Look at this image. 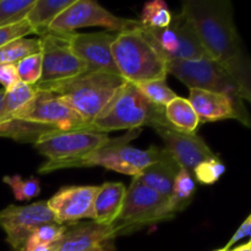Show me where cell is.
<instances>
[{
    "label": "cell",
    "mask_w": 251,
    "mask_h": 251,
    "mask_svg": "<svg viewBox=\"0 0 251 251\" xmlns=\"http://www.w3.org/2000/svg\"><path fill=\"white\" fill-rule=\"evenodd\" d=\"M210 59L220 64L251 100V65L228 0H185L181 10Z\"/></svg>",
    "instance_id": "1"
},
{
    "label": "cell",
    "mask_w": 251,
    "mask_h": 251,
    "mask_svg": "<svg viewBox=\"0 0 251 251\" xmlns=\"http://www.w3.org/2000/svg\"><path fill=\"white\" fill-rule=\"evenodd\" d=\"M74 130H91L80 115L55 93L36 88L33 97L0 123V137L36 144L44 136Z\"/></svg>",
    "instance_id": "2"
},
{
    "label": "cell",
    "mask_w": 251,
    "mask_h": 251,
    "mask_svg": "<svg viewBox=\"0 0 251 251\" xmlns=\"http://www.w3.org/2000/svg\"><path fill=\"white\" fill-rule=\"evenodd\" d=\"M141 131L142 129H132L129 130L124 136L109 139V141L103 145L100 149L76 161H47L39 167L38 173L47 174L59 171V169L100 166L109 171L131 176L134 178L139 176L150 164L159 159L162 150H163L156 146H151L149 150H139L136 147L129 146L130 142L136 139L141 134Z\"/></svg>",
    "instance_id": "3"
},
{
    "label": "cell",
    "mask_w": 251,
    "mask_h": 251,
    "mask_svg": "<svg viewBox=\"0 0 251 251\" xmlns=\"http://www.w3.org/2000/svg\"><path fill=\"white\" fill-rule=\"evenodd\" d=\"M112 54L120 76L132 85L166 78L167 60L142 28L119 32L112 46Z\"/></svg>",
    "instance_id": "4"
},
{
    "label": "cell",
    "mask_w": 251,
    "mask_h": 251,
    "mask_svg": "<svg viewBox=\"0 0 251 251\" xmlns=\"http://www.w3.org/2000/svg\"><path fill=\"white\" fill-rule=\"evenodd\" d=\"M125 82L124 78L112 74L83 73L56 82L38 83L36 88L55 93L91 127L93 120L103 112Z\"/></svg>",
    "instance_id": "5"
},
{
    "label": "cell",
    "mask_w": 251,
    "mask_h": 251,
    "mask_svg": "<svg viewBox=\"0 0 251 251\" xmlns=\"http://www.w3.org/2000/svg\"><path fill=\"white\" fill-rule=\"evenodd\" d=\"M173 129L166 118L163 107L152 104L140 93L136 86L125 82L118 90L103 112L91 124L92 131L141 129L142 126Z\"/></svg>",
    "instance_id": "6"
},
{
    "label": "cell",
    "mask_w": 251,
    "mask_h": 251,
    "mask_svg": "<svg viewBox=\"0 0 251 251\" xmlns=\"http://www.w3.org/2000/svg\"><path fill=\"white\" fill-rule=\"evenodd\" d=\"M167 73L176 76L189 88H200L222 93L233 100L238 113V122L251 126L250 115L244 105L242 90L234 78L212 59L199 60H167Z\"/></svg>",
    "instance_id": "7"
},
{
    "label": "cell",
    "mask_w": 251,
    "mask_h": 251,
    "mask_svg": "<svg viewBox=\"0 0 251 251\" xmlns=\"http://www.w3.org/2000/svg\"><path fill=\"white\" fill-rule=\"evenodd\" d=\"M174 216L169 198L159 195L137 178H132L125 194L122 211L112 227L118 237L134 232L137 228L171 220Z\"/></svg>",
    "instance_id": "8"
},
{
    "label": "cell",
    "mask_w": 251,
    "mask_h": 251,
    "mask_svg": "<svg viewBox=\"0 0 251 251\" xmlns=\"http://www.w3.org/2000/svg\"><path fill=\"white\" fill-rule=\"evenodd\" d=\"M142 28L150 34L166 60H199L210 58L201 46L190 21L181 11L172 16L171 25L166 28H150L145 26Z\"/></svg>",
    "instance_id": "9"
},
{
    "label": "cell",
    "mask_w": 251,
    "mask_h": 251,
    "mask_svg": "<svg viewBox=\"0 0 251 251\" xmlns=\"http://www.w3.org/2000/svg\"><path fill=\"white\" fill-rule=\"evenodd\" d=\"M140 25L136 20L122 19L107 9L100 6L98 2L91 0H75L66 7L49 26V32L55 33H73L81 27L100 26L109 31L119 33L127 29L136 28Z\"/></svg>",
    "instance_id": "10"
},
{
    "label": "cell",
    "mask_w": 251,
    "mask_h": 251,
    "mask_svg": "<svg viewBox=\"0 0 251 251\" xmlns=\"http://www.w3.org/2000/svg\"><path fill=\"white\" fill-rule=\"evenodd\" d=\"M109 139L104 132L74 130L42 137L34 144V149L49 162L76 161L100 149Z\"/></svg>",
    "instance_id": "11"
},
{
    "label": "cell",
    "mask_w": 251,
    "mask_h": 251,
    "mask_svg": "<svg viewBox=\"0 0 251 251\" xmlns=\"http://www.w3.org/2000/svg\"><path fill=\"white\" fill-rule=\"evenodd\" d=\"M60 225L47 201L27 206L10 205L0 211V227L6 234V242L16 251H24L27 240L38 227Z\"/></svg>",
    "instance_id": "12"
},
{
    "label": "cell",
    "mask_w": 251,
    "mask_h": 251,
    "mask_svg": "<svg viewBox=\"0 0 251 251\" xmlns=\"http://www.w3.org/2000/svg\"><path fill=\"white\" fill-rule=\"evenodd\" d=\"M69 34L70 33L48 32L39 37L42 76L38 83L56 82L75 77L87 71L85 64L71 50Z\"/></svg>",
    "instance_id": "13"
},
{
    "label": "cell",
    "mask_w": 251,
    "mask_h": 251,
    "mask_svg": "<svg viewBox=\"0 0 251 251\" xmlns=\"http://www.w3.org/2000/svg\"><path fill=\"white\" fill-rule=\"evenodd\" d=\"M115 36V32H73L69 34V44L73 53L86 65V73H105L120 76L112 54Z\"/></svg>",
    "instance_id": "14"
},
{
    "label": "cell",
    "mask_w": 251,
    "mask_h": 251,
    "mask_svg": "<svg viewBox=\"0 0 251 251\" xmlns=\"http://www.w3.org/2000/svg\"><path fill=\"white\" fill-rule=\"evenodd\" d=\"M117 237L112 226L93 222L65 225V230L54 245V251H114Z\"/></svg>",
    "instance_id": "15"
},
{
    "label": "cell",
    "mask_w": 251,
    "mask_h": 251,
    "mask_svg": "<svg viewBox=\"0 0 251 251\" xmlns=\"http://www.w3.org/2000/svg\"><path fill=\"white\" fill-rule=\"evenodd\" d=\"M98 186H65L47 202L60 225H70L83 218L93 220V201Z\"/></svg>",
    "instance_id": "16"
},
{
    "label": "cell",
    "mask_w": 251,
    "mask_h": 251,
    "mask_svg": "<svg viewBox=\"0 0 251 251\" xmlns=\"http://www.w3.org/2000/svg\"><path fill=\"white\" fill-rule=\"evenodd\" d=\"M154 131L163 140V149L171 153L180 168L190 173L201 162L216 157L206 142L196 134H184L168 127H154Z\"/></svg>",
    "instance_id": "17"
},
{
    "label": "cell",
    "mask_w": 251,
    "mask_h": 251,
    "mask_svg": "<svg viewBox=\"0 0 251 251\" xmlns=\"http://www.w3.org/2000/svg\"><path fill=\"white\" fill-rule=\"evenodd\" d=\"M188 100L202 123L237 119L238 113L233 100L228 96L211 91L190 88Z\"/></svg>",
    "instance_id": "18"
},
{
    "label": "cell",
    "mask_w": 251,
    "mask_h": 251,
    "mask_svg": "<svg viewBox=\"0 0 251 251\" xmlns=\"http://www.w3.org/2000/svg\"><path fill=\"white\" fill-rule=\"evenodd\" d=\"M179 169L180 167L176 163V159L163 149L159 159L150 164L139 176L134 178L139 179L142 184L158 193L159 195L169 198Z\"/></svg>",
    "instance_id": "19"
},
{
    "label": "cell",
    "mask_w": 251,
    "mask_h": 251,
    "mask_svg": "<svg viewBox=\"0 0 251 251\" xmlns=\"http://www.w3.org/2000/svg\"><path fill=\"white\" fill-rule=\"evenodd\" d=\"M126 188L122 183H104L98 186L93 201V222L103 226H112L122 211Z\"/></svg>",
    "instance_id": "20"
},
{
    "label": "cell",
    "mask_w": 251,
    "mask_h": 251,
    "mask_svg": "<svg viewBox=\"0 0 251 251\" xmlns=\"http://www.w3.org/2000/svg\"><path fill=\"white\" fill-rule=\"evenodd\" d=\"M75 0H36L26 16L32 32L39 37L48 33L51 22Z\"/></svg>",
    "instance_id": "21"
},
{
    "label": "cell",
    "mask_w": 251,
    "mask_h": 251,
    "mask_svg": "<svg viewBox=\"0 0 251 251\" xmlns=\"http://www.w3.org/2000/svg\"><path fill=\"white\" fill-rule=\"evenodd\" d=\"M164 113L172 127L184 134H195L200 124L199 117L188 98L176 97L164 108Z\"/></svg>",
    "instance_id": "22"
},
{
    "label": "cell",
    "mask_w": 251,
    "mask_h": 251,
    "mask_svg": "<svg viewBox=\"0 0 251 251\" xmlns=\"http://www.w3.org/2000/svg\"><path fill=\"white\" fill-rule=\"evenodd\" d=\"M195 191L196 184L193 173L184 168L179 169L176 180H174L171 196H169L172 211L176 215L178 212L185 210L193 201Z\"/></svg>",
    "instance_id": "23"
},
{
    "label": "cell",
    "mask_w": 251,
    "mask_h": 251,
    "mask_svg": "<svg viewBox=\"0 0 251 251\" xmlns=\"http://www.w3.org/2000/svg\"><path fill=\"white\" fill-rule=\"evenodd\" d=\"M37 53H41L39 38L20 37L0 47V64H16Z\"/></svg>",
    "instance_id": "24"
},
{
    "label": "cell",
    "mask_w": 251,
    "mask_h": 251,
    "mask_svg": "<svg viewBox=\"0 0 251 251\" xmlns=\"http://www.w3.org/2000/svg\"><path fill=\"white\" fill-rule=\"evenodd\" d=\"M36 93V86L27 85V83L19 82L5 92V97L0 105V123L9 119L14 113H16L20 108L24 107Z\"/></svg>",
    "instance_id": "25"
},
{
    "label": "cell",
    "mask_w": 251,
    "mask_h": 251,
    "mask_svg": "<svg viewBox=\"0 0 251 251\" xmlns=\"http://www.w3.org/2000/svg\"><path fill=\"white\" fill-rule=\"evenodd\" d=\"M172 16L173 14L166 2L162 0H153L144 5L139 22L142 26L150 28H166L171 25Z\"/></svg>",
    "instance_id": "26"
},
{
    "label": "cell",
    "mask_w": 251,
    "mask_h": 251,
    "mask_svg": "<svg viewBox=\"0 0 251 251\" xmlns=\"http://www.w3.org/2000/svg\"><path fill=\"white\" fill-rule=\"evenodd\" d=\"M135 86L149 102L158 107L166 108L174 98L178 97L167 85L166 78L149 81V82L139 83Z\"/></svg>",
    "instance_id": "27"
},
{
    "label": "cell",
    "mask_w": 251,
    "mask_h": 251,
    "mask_svg": "<svg viewBox=\"0 0 251 251\" xmlns=\"http://www.w3.org/2000/svg\"><path fill=\"white\" fill-rule=\"evenodd\" d=\"M36 0H0V28L26 19Z\"/></svg>",
    "instance_id": "28"
},
{
    "label": "cell",
    "mask_w": 251,
    "mask_h": 251,
    "mask_svg": "<svg viewBox=\"0 0 251 251\" xmlns=\"http://www.w3.org/2000/svg\"><path fill=\"white\" fill-rule=\"evenodd\" d=\"M4 183L11 188L16 200L27 201L36 198L41 193V183L37 178L24 179L21 176H4Z\"/></svg>",
    "instance_id": "29"
},
{
    "label": "cell",
    "mask_w": 251,
    "mask_h": 251,
    "mask_svg": "<svg viewBox=\"0 0 251 251\" xmlns=\"http://www.w3.org/2000/svg\"><path fill=\"white\" fill-rule=\"evenodd\" d=\"M17 76L21 82L27 85L36 86L42 76V54H32L15 64Z\"/></svg>",
    "instance_id": "30"
},
{
    "label": "cell",
    "mask_w": 251,
    "mask_h": 251,
    "mask_svg": "<svg viewBox=\"0 0 251 251\" xmlns=\"http://www.w3.org/2000/svg\"><path fill=\"white\" fill-rule=\"evenodd\" d=\"M226 166L217 158H210L201 162L200 164L195 167L193 171L194 176L198 179L199 183L205 184V185H212L216 181L220 180L221 176L225 174Z\"/></svg>",
    "instance_id": "31"
},
{
    "label": "cell",
    "mask_w": 251,
    "mask_h": 251,
    "mask_svg": "<svg viewBox=\"0 0 251 251\" xmlns=\"http://www.w3.org/2000/svg\"><path fill=\"white\" fill-rule=\"evenodd\" d=\"M65 230V225H44L37 228L27 243L53 245L58 242Z\"/></svg>",
    "instance_id": "32"
},
{
    "label": "cell",
    "mask_w": 251,
    "mask_h": 251,
    "mask_svg": "<svg viewBox=\"0 0 251 251\" xmlns=\"http://www.w3.org/2000/svg\"><path fill=\"white\" fill-rule=\"evenodd\" d=\"M29 33H33V32H32L31 26L26 21V19L24 21L19 22V24L1 27L0 28V47L5 46V44L14 41V39L20 38V37H27V34Z\"/></svg>",
    "instance_id": "33"
},
{
    "label": "cell",
    "mask_w": 251,
    "mask_h": 251,
    "mask_svg": "<svg viewBox=\"0 0 251 251\" xmlns=\"http://www.w3.org/2000/svg\"><path fill=\"white\" fill-rule=\"evenodd\" d=\"M15 64H0V83L5 91H9L19 82Z\"/></svg>",
    "instance_id": "34"
},
{
    "label": "cell",
    "mask_w": 251,
    "mask_h": 251,
    "mask_svg": "<svg viewBox=\"0 0 251 251\" xmlns=\"http://www.w3.org/2000/svg\"><path fill=\"white\" fill-rule=\"evenodd\" d=\"M250 234H251V216H248L247 220H245L244 222L240 225V227L238 228L237 232L234 233V235L232 237V239L227 243V245H226L223 249H225L226 251H228L230 248L233 247V245L235 244V243H238L239 240L244 239V238H249Z\"/></svg>",
    "instance_id": "35"
},
{
    "label": "cell",
    "mask_w": 251,
    "mask_h": 251,
    "mask_svg": "<svg viewBox=\"0 0 251 251\" xmlns=\"http://www.w3.org/2000/svg\"><path fill=\"white\" fill-rule=\"evenodd\" d=\"M228 251H251V243L248 242V243H245V244L239 245V247L235 248V249L228 250Z\"/></svg>",
    "instance_id": "36"
},
{
    "label": "cell",
    "mask_w": 251,
    "mask_h": 251,
    "mask_svg": "<svg viewBox=\"0 0 251 251\" xmlns=\"http://www.w3.org/2000/svg\"><path fill=\"white\" fill-rule=\"evenodd\" d=\"M5 92H6V91H5L4 88H1V90H0V105H1L2 100H4V97H5Z\"/></svg>",
    "instance_id": "37"
},
{
    "label": "cell",
    "mask_w": 251,
    "mask_h": 251,
    "mask_svg": "<svg viewBox=\"0 0 251 251\" xmlns=\"http://www.w3.org/2000/svg\"><path fill=\"white\" fill-rule=\"evenodd\" d=\"M216 251H226L225 249H218V250H216Z\"/></svg>",
    "instance_id": "38"
}]
</instances>
